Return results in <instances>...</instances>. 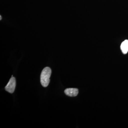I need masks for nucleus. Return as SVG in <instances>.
I'll use <instances>...</instances> for the list:
<instances>
[{"mask_svg":"<svg viewBox=\"0 0 128 128\" xmlns=\"http://www.w3.org/2000/svg\"><path fill=\"white\" fill-rule=\"evenodd\" d=\"M51 74V69L48 67H45L41 72L40 82L41 85L43 87H47L49 84L50 82V78Z\"/></svg>","mask_w":128,"mask_h":128,"instance_id":"obj_1","label":"nucleus"},{"mask_svg":"<svg viewBox=\"0 0 128 128\" xmlns=\"http://www.w3.org/2000/svg\"><path fill=\"white\" fill-rule=\"evenodd\" d=\"M16 86V80L15 77L12 76L8 83L5 87L6 90L10 93H12L15 90Z\"/></svg>","mask_w":128,"mask_h":128,"instance_id":"obj_2","label":"nucleus"},{"mask_svg":"<svg viewBox=\"0 0 128 128\" xmlns=\"http://www.w3.org/2000/svg\"><path fill=\"white\" fill-rule=\"evenodd\" d=\"M64 92L67 96L70 97H74L78 94V90L76 88H68L65 90Z\"/></svg>","mask_w":128,"mask_h":128,"instance_id":"obj_3","label":"nucleus"},{"mask_svg":"<svg viewBox=\"0 0 128 128\" xmlns=\"http://www.w3.org/2000/svg\"><path fill=\"white\" fill-rule=\"evenodd\" d=\"M121 49L124 54H126L128 52V40H125L121 44Z\"/></svg>","mask_w":128,"mask_h":128,"instance_id":"obj_4","label":"nucleus"},{"mask_svg":"<svg viewBox=\"0 0 128 128\" xmlns=\"http://www.w3.org/2000/svg\"><path fill=\"white\" fill-rule=\"evenodd\" d=\"M1 16H0V20H1Z\"/></svg>","mask_w":128,"mask_h":128,"instance_id":"obj_5","label":"nucleus"}]
</instances>
